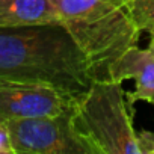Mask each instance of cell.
Returning <instances> with one entry per match:
<instances>
[{"instance_id": "1", "label": "cell", "mask_w": 154, "mask_h": 154, "mask_svg": "<svg viewBox=\"0 0 154 154\" xmlns=\"http://www.w3.org/2000/svg\"><path fill=\"white\" fill-rule=\"evenodd\" d=\"M0 77L48 85L74 100L94 82L85 54L60 23L0 27Z\"/></svg>"}, {"instance_id": "2", "label": "cell", "mask_w": 154, "mask_h": 154, "mask_svg": "<svg viewBox=\"0 0 154 154\" xmlns=\"http://www.w3.org/2000/svg\"><path fill=\"white\" fill-rule=\"evenodd\" d=\"M128 0H53L59 23L86 57L94 80H109L110 65L140 38Z\"/></svg>"}, {"instance_id": "3", "label": "cell", "mask_w": 154, "mask_h": 154, "mask_svg": "<svg viewBox=\"0 0 154 154\" xmlns=\"http://www.w3.org/2000/svg\"><path fill=\"white\" fill-rule=\"evenodd\" d=\"M71 127L91 154H140L122 83L94 80L72 103Z\"/></svg>"}, {"instance_id": "4", "label": "cell", "mask_w": 154, "mask_h": 154, "mask_svg": "<svg viewBox=\"0 0 154 154\" xmlns=\"http://www.w3.org/2000/svg\"><path fill=\"white\" fill-rule=\"evenodd\" d=\"M2 124L14 154H91L71 127V109L54 116L8 119Z\"/></svg>"}, {"instance_id": "5", "label": "cell", "mask_w": 154, "mask_h": 154, "mask_svg": "<svg viewBox=\"0 0 154 154\" xmlns=\"http://www.w3.org/2000/svg\"><path fill=\"white\" fill-rule=\"evenodd\" d=\"M72 103V97L53 86L0 77V122L60 115Z\"/></svg>"}, {"instance_id": "6", "label": "cell", "mask_w": 154, "mask_h": 154, "mask_svg": "<svg viewBox=\"0 0 154 154\" xmlns=\"http://www.w3.org/2000/svg\"><path fill=\"white\" fill-rule=\"evenodd\" d=\"M107 79L118 83L133 79L136 86L125 92L127 103L133 106L145 101L154 106V36L149 38L145 48H139L137 44L128 47L110 65Z\"/></svg>"}, {"instance_id": "7", "label": "cell", "mask_w": 154, "mask_h": 154, "mask_svg": "<svg viewBox=\"0 0 154 154\" xmlns=\"http://www.w3.org/2000/svg\"><path fill=\"white\" fill-rule=\"evenodd\" d=\"M59 23L53 0H0V27Z\"/></svg>"}, {"instance_id": "8", "label": "cell", "mask_w": 154, "mask_h": 154, "mask_svg": "<svg viewBox=\"0 0 154 154\" xmlns=\"http://www.w3.org/2000/svg\"><path fill=\"white\" fill-rule=\"evenodd\" d=\"M125 8L136 27L154 36V0H128Z\"/></svg>"}, {"instance_id": "9", "label": "cell", "mask_w": 154, "mask_h": 154, "mask_svg": "<svg viewBox=\"0 0 154 154\" xmlns=\"http://www.w3.org/2000/svg\"><path fill=\"white\" fill-rule=\"evenodd\" d=\"M137 142L140 154H154V131L142 130L137 133Z\"/></svg>"}, {"instance_id": "10", "label": "cell", "mask_w": 154, "mask_h": 154, "mask_svg": "<svg viewBox=\"0 0 154 154\" xmlns=\"http://www.w3.org/2000/svg\"><path fill=\"white\" fill-rule=\"evenodd\" d=\"M0 154H14V148L9 140V134L3 124H0Z\"/></svg>"}, {"instance_id": "11", "label": "cell", "mask_w": 154, "mask_h": 154, "mask_svg": "<svg viewBox=\"0 0 154 154\" xmlns=\"http://www.w3.org/2000/svg\"><path fill=\"white\" fill-rule=\"evenodd\" d=\"M0 124H2V122H0Z\"/></svg>"}]
</instances>
